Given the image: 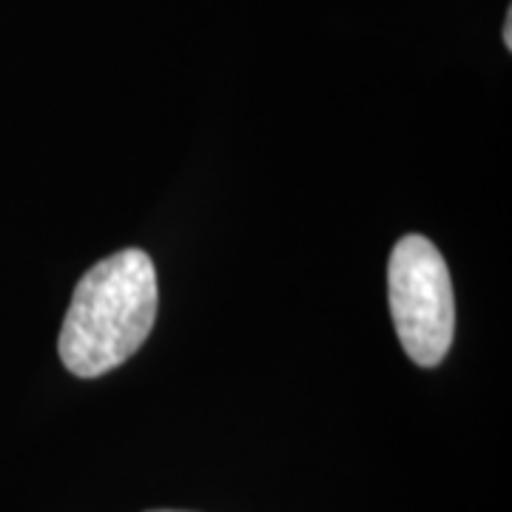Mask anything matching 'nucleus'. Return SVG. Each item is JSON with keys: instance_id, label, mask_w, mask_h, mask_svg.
Listing matches in <instances>:
<instances>
[{"instance_id": "nucleus-1", "label": "nucleus", "mask_w": 512, "mask_h": 512, "mask_svg": "<svg viewBox=\"0 0 512 512\" xmlns=\"http://www.w3.org/2000/svg\"><path fill=\"white\" fill-rule=\"evenodd\" d=\"M160 288L146 251L126 248L92 265L74 288L57 353L77 379H97L143 348L157 319Z\"/></svg>"}, {"instance_id": "nucleus-2", "label": "nucleus", "mask_w": 512, "mask_h": 512, "mask_svg": "<svg viewBox=\"0 0 512 512\" xmlns=\"http://www.w3.org/2000/svg\"><path fill=\"white\" fill-rule=\"evenodd\" d=\"M390 313L404 353L421 367H436L456 333L453 279L441 251L421 234L396 242L387 268Z\"/></svg>"}, {"instance_id": "nucleus-3", "label": "nucleus", "mask_w": 512, "mask_h": 512, "mask_svg": "<svg viewBox=\"0 0 512 512\" xmlns=\"http://www.w3.org/2000/svg\"><path fill=\"white\" fill-rule=\"evenodd\" d=\"M504 46L512 49V12H507V20H504Z\"/></svg>"}, {"instance_id": "nucleus-4", "label": "nucleus", "mask_w": 512, "mask_h": 512, "mask_svg": "<svg viewBox=\"0 0 512 512\" xmlns=\"http://www.w3.org/2000/svg\"><path fill=\"white\" fill-rule=\"evenodd\" d=\"M151 512H180V510H151Z\"/></svg>"}]
</instances>
